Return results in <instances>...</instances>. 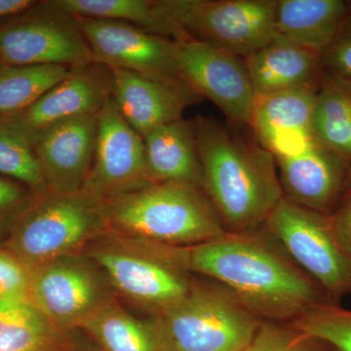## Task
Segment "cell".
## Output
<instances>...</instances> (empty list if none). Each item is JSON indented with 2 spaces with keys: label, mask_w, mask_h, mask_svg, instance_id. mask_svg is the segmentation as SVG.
<instances>
[{
  "label": "cell",
  "mask_w": 351,
  "mask_h": 351,
  "mask_svg": "<svg viewBox=\"0 0 351 351\" xmlns=\"http://www.w3.org/2000/svg\"><path fill=\"white\" fill-rule=\"evenodd\" d=\"M193 274L230 289L263 321L292 323L332 299L295 265L267 230L226 232L223 237L186 248Z\"/></svg>",
  "instance_id": "6da1fadb"
},
{
  "label": "cell",
  "mask_w": 351,
  "mask_h": 351,
  "mask_svg": "<svg viewBox=\"0 0 351 351\" xmlns=\"http://www.w3.org/2000/svg\"><path fill=\"white\" fill-rule=\"evenodd\" d=\"M202 189L226 232L258 230L283 197L276 159L216 120L193 121Z\"/></svg>",
  "instance_id": "7a4b0ae2"
},
{
  "label": "cell",
  "mask_w": 351,
  "mask_h": 351,
  "mask_svg": "<svg viewBox=\"0 0 351 351\" xmlns=\"http://www.w3.org/2000/svg\"><path fill=\"white\" fill-rule=\"evenodd\" d=\"M108 232L167 246L191 248L226 232L203 189L154 182L104 203Z\"/></svg>",
  "instance_id": "3957f363"
},
{
  "label": "cell",
  "mask_w": 351,
  "mask_h": 351,
  "mask_svg": "<svg viewBox=\"0 0 351 351\" xmlns=\"http://www.w3.org/2000/svg\"><path fill=\"white\" fill-rule=\"evenodd\" d=\"M104 203L83 191L32 193L13 217L5 249L31 270L75 255L108 232Z\"/></svg>",
  "instance_id": "277c9868"
},
{
  "label": "cell",
  "mask_w": 351,
  "mask_h": 351,
  "mask_svg": "<svg viewBox=\"0 0 351 351\" xmlns=\"http://www.w3.org/2000/svg\"><path fill=\"white\" fill-rule=\"evenodd\" d=\"M108 237L92 249L91 258L122 295L151 309L157 317L189 294L195 279L186 248L124 240L110 232Z\"/></svg>",
  "instance_id": "5b68a950"
},
{
  "label": "cell",
  "mask_w": 351,
  "mask_h": 351,
  "mask_svg": "<svg viewBox=\"0 0 351 351\" xmlns=\"http://www.w3.org/2000/svg\"><path fill=\"white\" fill-rule=\"evenodd\" d=\"M195 280L189 294L157 316L174 351H241L263 320L230 289Z\"/></svg>",
  "instance_id": "8992f818"
},
{
  "label": "cell",
  "mask_w": 351,
  "mask_h": 351,
  "mask_svg": "<svg viewBox=\"0 0 351 351\" xmlns=\"http://www.w3.org/2000/svg\"><path fill=\"white\" fill-rule=\"evenodd\" d=\"M157 6L189 38L241 58L278 36L276 0H156Z\"/></svg>",
  "instance_id": "52a82bcc"
},
{
  "label": "cell",
  "mask_w": 351,
  "mask_h": 351,
  "mask_svg": "<svg viewBox=\"0 0 351 351\" xmlns=\"http://www.w3.org/2000/svg\"><path fill=\"white\" fill-rule=\"evenodd\" d=\"M262 226L332 299L351 295V254L339 239L331 215L283 196Z\"/></svg>",
  "instance_id": "ba28073f"
},
{
  "label": "cell",
  "mask_w": 351,
  "mask_h": 351,
  "mask_svg": "<svg viewBox=\"0 0 351 351\" xmlns=\"http://www.w3.org/2000/svg\"><path fill=\"white\" fill-rule=\"evenodd\" d=\"M93 63L80 18L53 0L0 25V64L78 69Z\"/></svg>",
  "instance_id": "9c48e42d"
},
{
  "label": "cell",
  "mask_w": 351,
  "mask_h": 351,
  "mask_svg": "<svg viewBox=\"0 0 351 351\" xmlns=\"http://www.w3.org/2000/svg\"><path fill=\"white\" fill-rule=\"evenodd\" d=\"M152 184L144 140L110 97L98 114L93 163L82 191L106 201Z\"/></svg>",
  "instance_id": "30bf717a"
},
{
  "label": "cell",
  "mask_w": 351,
  "mask_h": 351,
  "mask_svg": "<svg viewBox=\"0 0 351 351\" xmlns=\"http://www.w3.org/2000/svg\"><path fill=\"white\" fill-rule=\"evenodd\" d=\"M177 43L182 80L230 121L250 123L257 96L243 58L189 36Z\"/></svg>",
  "instance_id": "8fae6325"
},
{
  "label": "cell",
  "mask_w": 351,
  "mask_h": 351,
  "mask_svg": "<svg viewBox=\"0 0 351 351\" xmlns=\"http://www.w3.org/2000/svg\"><path fill=\"white\" fill-rule=\"evenodd\" d=\"M29 299L60 331L82 327L110 302L101 277L77 254L32 269Z\"/></svg>",
  "instance_id": "7c38bea8"
},
{
  "label": "cell",
  "mask_w": 351,
  "mask_h": 351,
  "mask_svg": "<svg viewBox=\"0 0 351 351\" xmlns=\"http://www.w3.org/2000/svg\"><path fill=\"white\" fill-rule=\"evenodd\" d=\"M78 18L94 63L156 80L184 82L177 40L125 22Z\"/></svg>",
  "instance_id": "4fadbf2b"
},
{
  "label": "cell",
  "mask_w": 351,
  "mask_h": 351,
  "mask_svg": "<svg viewBox=\"0 0 351 351\" xmlns=\"http://www.w3.org/2000/svg\"><path fill=\"white\" fill-rule=\"evenodd\" d=\"M112 94V69L93 62L71 69L64 80L29 107L0 115V122L31 137L64 120L99 114Z\"/></svg>",
  "instance_id": "5bb4252c"
},
{
  "label": "cell",
  "mask_w": 351,
  "mask_h": 351,
  "mask_svg": "<svg viewBox=\"0 0 351 351\" xmlns=\"http://www.w3.org/2000/svg\"><path fill=\"white\" fill-rule=\"evenodd\" d=\"M98 114L64 120L34 134L32 149L47 189L82 191L93 163Z\"/></svg>",
  "instance_id": "9a60e30c"
},
{
  "label": "cell",
  "mask_w": 351,
  "mask_h": 351,
  "mask_svg": "<svg viewBox=\"0 0 351 351\" xmlns=\"http://www.w3.org/2000/svg\"><path fill=\"white\" fill-rule=\"evenodd\" d=\"M112 97L124 119L141 137L156 127L182 119L201 97L184 82H168L112 69Z\"/></svg>",
  "instance_id": "2e32d148"
},
{
  "label": "cell",
  "mask_w": 351,
  "mask_h": 351,
  "mask_svg": "<svg viewBox=\"0 0 351 351\" xmlns=\"http://www.w3.org/2000/svg\"><path fill=\"white\" fill-rule=\"evenodd\" d=\"M276 162L284 197L320 213L336 211L350 168L343 159L319 143L302 156Z\"/></svg>",
  "instance_id": "e0dca14e"
},
{
  "label": "cell",
  "mask_w": 351,
  "mask_h": 351,
  "mask_svg": "<svg viewBox=\"0 0 351 351\" xmlns=\"http://www.w3.org/2000/svg\"><path fill=\"white\" fill-rule=\"evenodd\" d=\"M244 60L257 97L319 84L323 73L320 54L279 34Z\"/></svg>",
  "instance_id": "ac0fdd59"
},
{
  "label": "cell",
  "mask_w": 351,
  "mask_h": 351,
  "mask_svg": "<svg viewBox=\"0 0 351 351\" xmlns=\"http://www.w3.org/2000/svg\"><path fill=\"white\" fill-rule=\"evenodd\" d=\"M343 0H278L276 29L279 36L322 55L350 20Z\"/></svg>",
  "instance_id": "d6986e66"
},
{
  "label": "cell",
  "mask_w": 351,
  "mask_h": 351,
  "mask_svg": "<svg viewBox=\"0 0 351 351\" xmlns=\"http://www.w3.org/2000/svg\"><path fill=\"white\" fill-rule=\"evenodd\" d=\"M154 182H180L202 189L203 175L193 122L184 119L152 129L144 137Z\"/></svg>",
  "instance_id": "ffe728a7"
},
{
  "label": "cell",
  "mask_w": 351,
  "mask_h": 351,
  "mask_svg": "<svg viewBox=\"0 0 351 351\" xmlns=\"http://www.w3.org/2000/svg\"><path fill=\"white\" fill-rule=\"evenodd\" d=\"M82 328L106 351H174L158 318L138 320L110 302Z\"/></svg>",
  "instance_id": "44dd1931"
},
{
  "label": "cell",
  "mask_w": 351,
  "mask_h": 351,
  "mask_svg": "<svg viewBox=\"0 0 351 351\" xmlns=\"http://www.w3.org/2000/svg\"><path fill=\"white\" fill-rule=\"evenodd\" d=\"M318 87L319 84L258 96L249 125L260 144L278 134L313 129Z\"/></svg>",
  "instance_id": "7402d4cb"
},
{
  "label": "cell",
  "mask_w": 351,
  "mask_h": 351,
  "mask_svg": "<svg viewBox=\"0 0 351 351\" xmlns=\"http://www.w3.org/2000/svg\"><path fill=\"white\" fill-rule=\"evenodd\" d=\"M313 127L323 147L351 166V91L343 80L321 75Z\"/></svg>",
  "instance_id": "603a6c76"
},
{
  "label": "cell",
  "mask_w": 351,
  "mask_h": 351,
  "mask_svg": "<svg viewBox=\"0 0 351 351\" xmlns=\"http://www.w3.org/2000/svg\"><path fill=\"white\" fill-rule=\"evenodd\" d=\"M53 2L62 10L76 17L125 22L174 40L188 38L159 10L156 0H53Z\"/></svg>",
  "instance_id": "cb8c5ba5"
},
{
  "label": "cell",
  "mask_w": 351,
  "mask_h": 351,
  "mask_svg": "<svg viewBox=\"0 0 351 351\" xmlns=\"http://www.w3.org/2000/svg\"><path fill=\"white\" fill-rule=\"evenodd\" d=\"M60 332L29 298L0 300V351H55Z\"/></svg>",
  "instance_id": "d4e9b609"
},
{
  "label": "cell",
  "mask_w": 351,
  "mask_h": 351,
  "mask_svg": "<svg viewBox=\"0 0 351 351\" xmlns=\"http://www.w3.org/2000/svg\"><path fill=\"white\" fill-rule=\"evenodd\" d=\"M71 69L61 66L0 64V115L20 112L64 80Z\"/></svg>",
  "instance_id": "484cf974"
},
{
  "label": "cell",
  "mask_w": 351,
  "mask_h": 351,
  "mask_svg": "<svg viewBox=\"0 0 351 351\" xmlns=\"http://www.w3.org/2000/svg\"><path fill=\"white\" fill-rule=\"evenodd\" d=\"M0 175L29 186L32 193L47 191L31 140L22 131L2 122H0Z\"/></svg>",
  "instance_id": "4316f807"
},
{
  "label": "cell",
  "mask_w": 351,
  "mask_h": 351,
  "mask_svg": "<svg viewBox=\"0 0 351 351\" xmlns=\"http://www.w3.org/2000/svg\"><path fill=\"white\" fill-rule=\"evenodd\" d=\"M289 324L337 351H351V309L339 302L317 307Z\"/></svg>",
  "instance_id": "83f0119b"
},
{
  "label": "cell",
  "mask_w": 351,
  "mask_h": 351,
  "mask_svg": "<svg viewBox=\"0 0 351 351\" xmlns=\"http://www.w3.org/2000/svg\"><path fill=\"white\" fill-rule=\"evenodd\" d=\"M330 346L286 323L263 321L241 351H327Z\"/></svg>",
  "instance_id": "f1b7e54d"
},
{
  "label": "cell",
  "mask_w": 351,
  "mask_h": 351,
  "mask_svg": "<svg viewBox=\"0 0 351 351\" xmlns=\"http://www.w3.org/2000/svg\"><path fill=\"white\" fill-rule=\"evenodd\" d=\"M32 270L5 248L0 249V300L29 298Z\"/></svg>",
  "instance_id": "f546056e"
},
{
  "label": "cell",
  "mask_w": 351,
  "mask_h": 351,
  "mask_svg": "<svg viewBox=\"0 0 351 351\" xmlns=\"http://www.w3.org/2000/svg\"><path fill=\"white\" fill-rule=\"evenodd\" d=\"M321 62L328 75L351 80V16L334 43L321 55Z\"/></svg>",
  "instance_id": "4dcf8cb0"
},
{
  "label": "cell",
  "mask_w": 351,
  "mask_h": 351,
  "mask_svg": "<svg viewBox=\"0 0 351 351\" xmlns=\"http://www.w3.org/2000/svg\"><path fill=\"white\" fill-rule=\"evenodd\" d=\"M32 195H27L20 182L0 176V218L12 219Z\"/></svg>",
  "instance_id": "1f68e13d"
},
{
  "label": "cell",
  "mask_w": 351,
  "mask_h": 351,
  "mask_svg": "<svg viewBox=\"0 0 351 351\" xmlns=\"http://www.w3.org/2000/svg\"><path fill=\"white\" fill-rule=\"evenodd\" d=\"M331 217L339 239L351 254V198L341 203Z\"/></svg>",
  "instance_id": "d6a6232c"
},
{
  "label": "cell",
  "mask_w": 351,
  "mask_h": 351,
  "mask_svg": "<svg viewBox=\"0 0 351 351\" xmlns=\"http://www.w3.org/2000/svg\"><path fill=\"white\" fill-rule=\"evenodd\" d=\"M38 2L34 0H0V21L17 17L36 6Z\"/></svg>",
  "instance_id": "836d02e7"
},
{
  "label": "cell",
  "mask_w": 351,
  "mask_h": 351,
  "mask_svg": "<svg viewBox=\"0 0 351 351\" xmlns=\"http://www.w3.org/2000/svg\"><path fill=\"white\" fill-rule=\"evenodd\" d=\"M350 198H351V166L350 168V172H348V180H346L345 189H343V196H341V202H339V206L341 203L350 199Z\"/></svg>",
  "instance_id": "e575fe53"
},
{
  "label": "cell",
  "mask_w": 351,
  "mask_h": 351,
  "mask_svg": "<svg viewBox=\"0 0 351 351\" xmlns=\"http://www.w3.org/2000/svg\"><path fill=\"white\" fill-rule=\"evenodd\" d=\"M348 84V86L350 87L351 91V80H343Z\"/></svg>",
  "instance_id": "d590c367"
},
{
  "label": "cell",
  "mask_w": 351,
  "mask_h": 351,
  "mask_svg": "<svg viewBox=\"0 0 351 351\" xmlns=\"http://www.w3.org/2000/svg\"><path fill=\"white\" fill-rule=\"evenodd\" d=\"M348 5H350V10L351 14V1H348Z\"/></svg>",
  "instance_id": "8d00e7d4"
}]
</instances>
